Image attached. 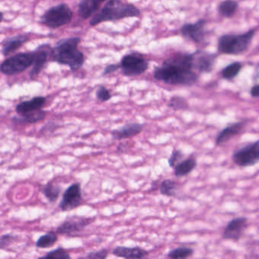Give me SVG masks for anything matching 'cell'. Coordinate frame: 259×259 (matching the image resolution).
<instances>
[{"label":"cell","mask_w":259,"mask_h":259,"mask_svg":"<svg viewBox=\"0 0 259 259\" xmlns=\"http://www.w3.org/2000/svg\"><path fill=\"white\" fill-rule=\"evenodd\" d=\"M155 79L170 85L192 86L199 76L193 68V53H178L154 70Z\"/></svg>","instance_id":"1"},{"label":"cell","mask_w":259,"mask_h":259,"mask_svg":"<svg viewBox=\"0 0 259 259\" xmlns=\"http://www.w3.org/2000/svg\"><path fill=\"white\" fill-rule=\"evenodd\" d=\"M80 41L78 36H74L58 41L53 47L52 61L59 65H67L72 71L80 69L85 61L84 55L78 49Z\"/></svg>","instance_id":"2"},{"label":"cell","mask_w":259,"mask_h":259,"mask_svg":"<svg viewBox=\"0 0 259 259\" xmlns=\"http://www.w3.org/2000/svg\"><path fill=\"white\" fill-rule=\"evenodd\" d=\"M140 9L126 0H109L91 20V26H97L106 21H115L126 18L139 17Z\"/></svg>","instance_id":"3"},{"label":"cell","mask_w":259,"mask_h":259,"mask_svg":"<svg viewBox=\"0 0 259 259\" xmlns=\"http://www.w3.org/2000/svg\"><path fill=\"white\" fill-rule=\"evenodd\" d=\"M256 33L253 28L242 33H226L222 35L218 41V51L221 54H243L249 50Z\"/></svg>","instance_id":"4"},{"label":"cell","mask_w":259,"mask_h":259,"mask_svg":"<svg viewBox=\"0 0 259 259\" xmlns=\"http://www.w3.org/2000/svg\"><path fill=\"white\" fill-rule=\"evenodd\" d=\"M34 59V50L12 55L0 64V72L8 76L21 74L33 66Z\"/></svg>","instance_id":"5"},{"label":"cell","mask_w":259,"mask_h":259,"mask_svg":"<svg viewBox=\"0 0 259 259\" xmlns=\"http://www.w3.org/2000/svg\"><path fill=\"white\" fill-rule=\"evenodd\" d=\"M72 18L73 12L69 6L66 3H60L46 11L39 21L49 28L57 29L69 24Z\"/></svg>","instance_id":"6"},{"label":"cell","mask_w":259,"mask_h":259,"mask_svg":"<svg viewBox=\"0 0 259 259\" xmlns=\"http://www.w3.org/2000/svg\"><path fill=\"white\" fill-rule=\"evenodd\" d=\"M149 68V62L138 52H132L123 56L120 68L124 76L134 77L146 72Z\"/></svg>","instance_id":"7"},{"label":"cell","mask_w":259,"mask_h":259,"mask_svg":"<svg viewBox=\"0 0 259 259\" xmlns=\"http://www.w3.org/2000/svg\"><path fill=\"white\" fill-rule=\"evenodd\" d=\"M232 160L240 167H252L259 162V140L235 151Z\"/></svg>","instance_id":"8"},{"label":"cell","mask_w":259,"mask_h":259,"mask_svg":"<svg viewBox=\"0 0 259 259\" xmlns=\"http://www.w3.org/2000/svg\"><path fill=\"white\" fill-rule=\"evenodd\" d=\"M93 218L84 217H68L62 225H59L56 229L57 234L61 235L70 236V237H75L81 234L87 227L92 224Z\"/></svg>","instance_id":"9"},{"label":"cell","mask_w":259,"mask_h":259,"mask_svg":"<svg viewBox=\"0 0 259 259\" xmlns=\"http://www.w3.org/2000/svg\"><path fill=\"white\" fill-rule=\"evenodd\" d=\"M52 52L53 47L49 44H41L35 49L34 62L29 72L30 80H36L47 64L52 61Z\"/></svg>","instance_id":"10"},{"label":"cell","mask_w":259,"mask_h":259,"mask_svg":"<svg viewBox=\"0 0 259 259\" xmlns=\"http://www.w3.org/2000/svg\"><path fill=\"white\" fill-rule=\"evenodd\" d=\"M81 202V187L80 183L76 182L65 190L59 203V208L62 211H71L80 206Z\"/></svg>","instance_id":"11"},{"label":"cell","mask_w":259,"mask_h":259,"mask_svg":"<svg viewBox=\"0 0 259 259\" xmlns=\"http://www.w3.org/2000/svg\"><path fill=\"white\" fill-rule=\"evenodd\" d=\"M217 58L215 53L198 50L193 53V68L199 73H210L214 69Z\"/></svg>","instance_id":"12"},{"label":"cell","mask_w":259,"mask_h":259,"mask_svg":"<svg viewBox=\"0 0 259 259\" xmlns=\"http://www.w3.org/2000/svg\"><path fill=\"white\" fill-rule=\"evenodd\" d=\"M205 24L206 21L205 19H199L195 23L184 24L181 28V33L196 44H200L205 39Z\"/></svg>","instance_id":"13"},{"label":"cell","mask_w":259,"mask_h":259,"mask_svg":"<svg viewBox=\"0 0 259 259\" xmlns=\"http://www.w3.org/2000/svg\"><path fill=\"white\" fill-rule=\"evenodd\" d=\"M246 227H247L246 217H237V218L233 219L225 228L222 234V238L224 240L238 241L243 236Z\"/></svg>","instance_id":"14"},{"label":"cell","mask_w":259,"mask_h":259,"mask_svg":"<svg viewBox=\"0 0 259 259\" xmlns=\"http://www.w3.org/2000/svg\"><path fill=\"white\" fill-rule=\"evenodd\" d=\"M29 41H30V38L27 34H18L6 38L2 43V54L5 57H9L16 53Z\"/></svg>","instance_id":"15"},{"label":"cell","mask_w":259,"mask_h":259,"mask_svg":"<svg viewBox=\"0 0 259 259\" xmlns=\"http://www.w3.org/2000/svg\"><path fill=\"white\" fill-rule=\"evenodd\" d=\"M247 121L238 122V123H233L229 125L225 129H222L216 138L215 144L217 146L222 145L225 143L228 142L233 137L240 134L246 126Z\"/></svg>","instance_id":"16"},{"label":"cell","mask_w":259,"mask_h":259,"mask_svg":"<svg viewBox=\"0 0 259 259\" xmlns=\"http://www.w3.org/2000/svg\"><path fill=\"white\" fill-rule=\"evenodd\" d=\"M143 125L140 123H129L119 129H115L112 132V136L115 140H124L133 138L141 133Z\"/></svg>","instance_id":"17"},{"label":"cell","mask_w":259,"mask_h":259,"mask_svg":"<svg viewBox=\"0 0 259 259\" xmlns=\"http://www.w3.org/2000/svg\"><path fill=\"white\" fill-rule=\"evenodd\" d=\"M47 102V98L42 96L33 97L31 100L21 102L15 106V111L19 115L28 114L42 109Z\"/></svg>","instance_id":"18"},{"label":"cell","mask_w":259,"mask_h":259,"mask_svg":"<svg viewBox=\"0 0 259 259\" xmlns=\"http://www.w3.org/2000/svg\"><path fill=\"white\" fill-rule=\"evenodd\" d=\"M106 1V0H80L78 4L79 15L83 19H88L100 10V6Z\"/></svg>","instance_id":"19"},{"label":"cell","mask_w":259,"mask_h":259,"mask_svg":"<svg viewBox=\"0 0 259 259\" xmlns=\"http://www.w3.org/2000/svg\"><path fill=\"white\" fill-rule=\"evenodd\" d=\"M112 254L119 258L138 259L146 258L149 255V252L139 247L128 248L118 246L113 249Z\"/></svg>","instance_id":"20"},{"label":"cell","mask_w":259,"mask_h":259,"mask_svg":"<svg viewBox=\"0 0 259 259\" xmlns=\"http://www.w3.org/2000/svg\"><path fill=\"white\" fill-rule=\"evenodd\" d=\"M47 112L42 109L28 114H23L21 117H14L12 122L16 124H33L45 119Z\"/></svg>","instance_id":"21"},{"label":"cell","mask_w":259,"mask_h":259,"mask_svg":"<svg viewBox=\"0 0 259 259\" xmlns=\"http://www.w3.org/2000/svg\"><path fill=\"white\" fill-rule=\"evenodd\" d=\"M197 165L196 159L193 158H187L184 161L180 162L175 167V175L178 177L187 176L189 173H191Z\"/></svg>","instance_id":"22"},{"label":"cell","mask_w":259,"mask_h":259,"mask_svg":"<svg viewBox=\"0 0 259 259\" xmlns=\"http://www.w3.org/2000/svg\"><path fill=\"white\" fill-rule=\"evenodd\" d=\"M238 7V3L236 0H225L219 4L218 9L222 16L231 18L235 15Z\"/></svg>","instance_id":"23"},{"label":"cell","mask_w":259,"mask_h":259,"mask_svg":"<svg viewBox=\"0 0 259 259\" xmlns=\"http://www.w3.org/2000/svg\"><path fill=\"white\" fill-rule=\"evenodd\" d=\"M61 191H62L61 187L53 182H49L48 183L46 184L42 190V194L51 203H54L58 200L60 196Z\"/></svg>","instance_id":"24"},{"label":"cell","mask_w":259,"mask_h":259,"mask_svg":"<svg viewBox=\"0 0 259 259\" xmlns=\"http://www.w3.org/2000/svg\"><path fill=\"white\" fill-rule=\"evenodd\" d=\"M58 240L57 233L50 231L38 239L36 246L39 249H48L56 244Z\"/></svg>","instance_id":"25"},{"label":"cell","mask_w":259,"mask_h":259,"mask_svg":"<svg viewBox=\"0 0 259 259\" xmlns=\"http://www.w3.org/2000/svg\"><path fill=\"white\" fill-rule=\"evenodd\" d=\"M178 184L171 179H164L159 185L160 193L167 197H174L176 196Z\"/></svg>","instance_id":"26"},{"label":"cell","mask_w":259,"mask_h":259,"mask_svg":"<svg viewBox=\"0 0 259 259\" xmlns=\"http://www.w3.org/2000/svg\"><path fill=\"white\" fill-rule=\"evenodd\" d=\"M243 68L241 62H234L227 65L222 71V76L226 80H232L238 76Z\"/></svg>","instance_id":"27"},{"label":"cell","mask_w":259,"mask_h":259,"mask_svg":"<svg viewBox=\"0 0 259 259\" xmlns=\"http://www.w3.org/2000/svg\"><path fill=\"white\" fill-rule=\"evenodd\" d=\"M193 249L190 247H178L172 249L167 254V258L172 259L187 258L193 255Z\"/></svg>","instance_id":"28"},{"label":"cell","mask_w":259,"mask_h":259,"mask_svg":"<svg viewBox=\"0 0 259 259\" xmlns=\"http://www.w3.org/2000/svg\"><path fill=\"white\" fill-rule=\"evenodd\" d=\"M167 106L175 110H186L189 109V104L187 100L180 96H173L170 97L167 103Z\"/></svg>","instance_id":"29"},{"label":"cell","mask_w":259,"mask_h":259,"mask_svg":"<svg viewBox=\"0 0 259 259\" xmlns=\"http://www.w3.org/2000/svg\"><path fill=\"white\" fill-rule=\"evenodd\" d=\"M44 258H50V259H70L69 254L66 252L65 249L63 248L59 247L58 249H55V250L49 252L47 255L42 256Z\"/></svg>","instance_id":"30"},{"label":"cell","mask_w":259,"mask_h":259,"mask_svg":"<svg viewBox=\"0 0 259 259\" xmlns=\"http://www.w3.org/2000/svg\"><path fill=\"white\" fill-rule=\"evenodd\" d=\"M184 155L180 150H174L168 160L169 167L175 168L180 162L183 161Z\"/></svg>","instance_id":"31"},{"label":"cell","mask_w":259,"mask_h":259,"mask_svg":"<svg viewBox=\"0 0 259 259\" xmlns=\"http://www.w3.org/2000/svg\"><path fill=\"white\" fill-rule=\"evenodd\" d=\"M97 98L102 102L108 101L112 98V94L110 91L104 86H100L96 93Z\"/></svg>","instance_id":"32"},{"label":"cell","mask_w":259,"mask_h":259,"mask_svg":"<svg viewBox=\"0 0 259 259\" xmlns=\"http://www.w3.org/2000/svg\"><path fill=\"white\" fill-rule=\"evenodd\" d=\"M17 238L18 237L12 235V234H5V235L2 236L0 238V249H4L9 247L12 243L16 241Z\"/></svg>","instance_id":"33"},{"label":"cell","mask_w":259,"mask_h":259,"mask_svg":"<svg viewBox=\"0 0 259 259\" xmlns=\"http://www.w3.org/2000/svg\"><path fill=\"white\" fill-rule=\"evenodd\" d=\"M109 256V251L107 249H101V250L91 252L88 254L87 258L90 259H105Z\"/></svg>","instance_id":"34"},{"label":"cell","mask_w":259,"mask_h":259,"mask_svg":"<svg viewBox=\"0 0 259 259\" xmlns=\"http://www.w3.org/2000/svg\"><path fill=\"white\" fill-rule=\"evenodd\" d=\"M132 146L133 144L131 145L129 142H121L117 147V152L119 154L126 153V152H128Z\"/></svg>","instance_id":"35"},{"label":"cell","mask_w":259,"mask_h":259,"mask_svg":"<svg viewBox=\"0 0 259 259\" xmlns=\"http://www.w3.org/2000/svg\"><path fill=\"white\" fill-rule=\"evenodd\" d=\"M120 68V64H112V65H108L103 71V76L111 74V73L115 72V71Z\"/></svg>","instance_id":"36"},{"label":"cell","mask_w":259,"mask_h":259,"mask_svg":"<svg viewBox=\"0 0 259 259\" xmlns=\"http://www.w3.org/2000/svg\"><path fill=\"white\" fill-rule=\"evenodd\" d=\"M250 94L252 97L258 98L259 97V84L258 85H254L250 90Z\"/></svg>","instance_id":"37"},{"label":"cell","mask_w":259,"mask_h":259,"mask_svg":"<svg viewBox=\"0 0 259 259\" xmlns=\"http://www.w3.org/2000/svg\"><path fill=\"white\" fill-rule=\"evenodd\" d=\"M3 20H4V14L3 12H0V24L3 22Z\"/></svg>","instance_id":"38"}]
</instances>
